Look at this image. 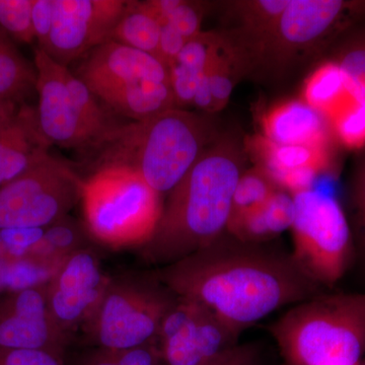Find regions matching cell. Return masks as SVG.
<instances>
[{"label": "cell", "instance_id": "6da1fadb", "mask_svg": "<svg viewBox=\"0 0 365 365\" xmlns=\"http://www.w3.org/2000/svg\"><path fill=\"white\" fill-rule=\"evenodd\" d=\"M151 275L176 297L207 307L240 334L281 307L323 294L292 255L239 241L228 232Z\"/></svg>", "mask_w": 365, "mask_h": 365}, {"label": "cell", "instance_id": "7a4b0ae2", "mask_svg": "<svg viewBox=\"0 0 365 365\" xmlns=\"http://www.w3.org/2000/svg\"><path fill=\"white\" fill-rule=\"evenodd\" d=\"M246 150L230 136L216 138L163 203L155 234L141 247L146 261L167 266L200 251L227 232Z\"/></svg>", "mask_w": 365, "mask_h": 365}, {"label": "cell", "instance_id": "3957f363", "mask_svg": "<svg viewBox=\"0 0 365 365\" xmlns=\"http://www.w3.org/2000/svg\"><path fill=\"white\" fill-rule=\"evenodd\" d=\"M217 138L208 118L174 108L119 125L93 153L95 169L122 167L135 172L160 193H170Z\"/></svg>", "mask_w": 365, "mask_h": 365}, {"label": "cell", "instance_id": "277c9868", "mask_svg": "<svg viewBox=\"0 0 365 365\" xmlns=\"http://www.w3.org/2000/svg\"><path fill=\"white\" fill-rule=\"evenodd\" d=\"M270 332L287 365H360L365 294H321L294 304Z\"/></svg>", "mask_w": 365, "mask_h": 365}, {"label": "cell", "instance_id": "5b68a950", "mask_svg": "<svg viewBox=\"0 0 365 365\" xmlns=\"http://www.w3.org/2000/svg\"><path fill=\"white\" fill-rule=\"evenodd\" d=\"M81 202L91 240L112 249L148 244L163 206L160 193L122 167L98 168L83 178Z\"/></svg>", "mask_w": 365, "mask_h": 365}, {"label": "cell", "instance_id": "8992f818", "mask_svg": "<svg viewBox=\"0 0 365 365\" xmlns=\"http://www.w3.org/2000/svg\"><path fill=\"white\" fill-rule=\"evenodd\" d=\"M364 21L365 0H292L270 30L242 53L247 62L284 71Z\"/></svg>", "mask_w": 365, "mask_h": 365}, {"label": "cell", "instance_id": "52a82bcc", "mask_svg": "<svg viewBox=\"0 0 365 365\" xmlns=\"http://www.w3.org/2000/svg\"><path fill=\"white\" fill-rule=\"evenodd\" d=\"M176 299L151 274L111 278L83 332L95 348L129 349L157 342Z\"/></svg>", "mask_w": 365, "mask_h": 365}, {"label": "cell", "instance_id": "ba28073f", "mask_svg": "<svg viewBox=\"0 0 365 365\" xmlns=\"http://www.w3.org/2000/svg\"><path fill=\"white\" fill-rule=\"evenodd\" d=\"M292 257L322 288L333 287L351 267L355 247L348 215L339 200L316 189L294 194Z\"/></svg>", "mask_w": 365, "mask_h": 365}, {"label": "cell", "instance_id": "9c48e42d", "mask_svg": "<svg viewBox=\"0 0 365 365\" xmlns=\"http://www.w3.org/2000/svg\"><path fill=\"white\" fill-rule=\"evenodd\" d=\"M83 177L51 153L0 188V228H45L81 202Z\"/></svg>", "mask_w": 365, "mask_h": 365}, {"label": "cell", "instance_id": "30bf717a", "mask_svg": "<svg viewBox=\"0 0 365 365\" xmlns=\"http://www.w3.org/2000/svg\"><path fill=\"white\" fill-rule=\"evenodd\" d=\"M240 336L207 307L177 297L158 340L165 365H215L239 347Z\"/></svg>", "mask_w": 365, "mask_h": 365}, {"label": "cell", "instance_id": "8fae6325", "mask_svg": "<svg viewBox=\"0 0 365 365\" xmlns=\"http://www.w3.org/2000/svg\"><path fill=\"white\" fill-rule=\"evenodd\" d=\"M111 278L91 249L78 250L62 262L47 284L53 321L72 340L83 330L109 287Z\"/></svg>", "mask_w": 365, "mask_h": 365}, {"label": "cell", "instance_id": "7c38bea8", "mask_svg": "<svg viewBox=\"0 0 365 365\" xmlns=\"http://www.w3.org/2000/svg\"><path fill=\"white\" fill-rule=\"evenodd\" d=\"M128 4L123 0H54L52 31L43 51L67 67L110 40Z\"/></svg>", "mask_w": 365, "mask_h": 365}, {"label": "cell", "instance_id": "4fadbf2b", "mask_svg": "<svg viewBox=\"0 0 365 365\" xmlns=\"http://www.w3.org/2000/svg\"><path fill=\"white\" fill-rule=\"evenodd\" d=\"M34 64L37 71L39 104L38 123L46 140L51 145L81 153H91L97 140L72 104L67 90V67L55 61L40 48H34Z\"/></svg>", "mask_w": 365, "mask_h": 365}, {"label": "cell", "instance_id": "5bb4252c", "mask_svg": "<svg viewBox=\"0 0 365 365\" xmlns=\"http://www.w3.org/2000/svg\"><path fill=\"white\" fill-rule=\"evenodd\" d=\"M71 340L47 302V285L0 295V349H42L64 356Z\"/></svg>", "mask_w": 365, "mask_h": 365}, {"label": "cell", "instance_id": "9a60e30c", "mask_svg": "<svg viewBox=\"0 0 365 365\" xmlns=\"http://www.w3.org/2000/svg\"><path fill=\"white\" fill-rule=\"evenodd\" d=\"M76 76L98 100L143 81L170 83L169 67L157 57L113 40L85 55Z\"/></svg>", "mask_w": 365, "mask_h": 365}, {"label": "cell", "instance_id": "2e32d148", "mask_svg": "<svg viewBox=\"0 0 365 365\" xmlns=\"http://www.w3.org/2000/svg\"><path fill=\"white\" fill-rule=\"evenodd\" d=\"M245 150L253 158L256 168L292 195L313 189L319 175L330 167L328 148L282 145L268 140L262 134L250 137Z\"/></svg>", "mask_w": 365, "mask_h": 365}, {"label": "cell", "instance_id": "e0dca14e", "mask_svg": "<svg viewBox=\"0 0 365 365\" xmlns=\"http://www.w3.org/2000/svg\"><path fill=\"white\" fill-rule=\"evenodd\" d=\"M50 146L40 130L36 108L21 104L0 125V188L49 155Z\"/></svg>", "mask_w": 365, "mask_h": 365}, {"label": "cell", "instance_id": "ac0fdd59", "mask_svg": "<svg viewBox=\"0 0 365 365\" xmlns=\"http://www.w3.org/2000/svg\"><path fill=\"white\" fill-rule=\"evenodd\" d=\"M261 124L262 135L282 145L328 148L332 131L327 118L302 100L273 106L262 118Z\"/></svg>", "mask_w": 365, "mask_h": 365}, {"label": "cell", "instance_id": "d6986e66", "mask_svg": "<svg viewBox=\"0 0 365 365\" xmlns=\"http://www.w3.org/2000/svg\"><path fill=\"white\" fill-rule=\"evenodd\" d=\"M225 41L220 34L201 32L186 43L170 63V83L177 108L193 105L197 86Z\"/></svg>", "mask_w": 365, "mask_h": 365}, {"label": "cell", "instance_id": "ffe728a7", "mask_svg": "<svg viewBox=\"0 0 365 365\" xmlns=\"http://www.w3.org/2000/svg\"><path fill=\"white\" fill-rule=\"evenodd\" d=\"M294 213V196L279 189L261 207L228 223L227 232L241 242L266 244L292 228Z\"/></svg>", "mask_w": 365, "mask_h": 365}, {"label": "cell", "instance_id": "44dd1931", "mask_svg": "<svg viewBox=\"0 0 365 365\" xmlns=\"http://www.w3.org/2000/svg\"><path fill=\"white\" fill-rule=\"evenodd\" d=\"M247 64L241 51L225 38L197 86L193 105L209 114L222 110Z\"/></svg>", "mask_w": 365, "mask_h": 365}, {"label": "cell", "instance_id": "7402d4cb", "mask_svg": "<svg viewBox=\"0 0 365 365\" xmlns=\"http://www.w3.org/2000/svg\"><path fill=\"white\" fill-rule=\"evenodd\" d=\"M330 120L343 107L356 100L352 95L342 69L333 60L324 62L304 81L302 98Z\"/></svg>", "mask_w": 365, "mask_h": 365}, {"label": "cell", "instance_id": "603a6c76", "mask_svg": "<svg viewBox=\"0 0 365 365\" xmlns=\"http://www.w3.org/2000/svg\"><path fill=\"white\" fill-rule=\"evenodd\" d=\"M160 24L145 1H129L110 40L148 53L158 59Z\"/></svg>", "mask_w": 365, "mask_h": 365}, {"label": "cell", "instance_id": "cb8c5ba5", "mask_svg": "<svg viewBox=\"0 0 365 365\" xmlns=\"http://www.w3.org/2000/svg\"><path fill=\"white\" fill-rule=\"evenodd\" d=\"M37 71L0 31V98L25 104L36 91Z\"/></svg>", "mask_w": 365, "mask_h": 365}, {"label": "cell", "instance_id": "d4e9b609", "mask_svg": "<svg viewBox=\"0 0 365 365\" xmlns=\"http://www.w3.org/2000/svg\"><path fill=\"white\" fill-rule=\"evenodd\" d=\"M289 4L288 0H247L232 4V14L239 24L240 51L261 39Z\"/></svg>", "mask_w": 365, "mask_h": 365}, {"label": "cell", "instance_id": "484cf974", "mask_svg": "<svg viewBox=\"0 0 365 365\" xmlns=\"http://www.w3.org/2000/svg\"><path fill=\"white\" fill-rule=\"evenodd\" d=\"M62 262L34 257L0 258V295L47 285Z\"/></svg>", "mask_w": 365, "mask_h": 365}, {"label": "cell", "instance_id": "4316f807", "mask_svg": "<svg viewBox=\"0 0 365 365\" xmlns=\"http://www.w3.org/2000/svg\"><path fill=\"white\" fill-rule=\"evenodd\" d=\"M88 240L91 237L83 222L68 215L44 228L42 240L31 257L62 262L78 250L86 248Z\"/></svg>", "mask_w": 365, "mask_h": 365}, {"label": "cell", "instance_id": "83f0119b", "mask_svg": "<svg viewBox=\"0 0 365 365\" xmlns=\"http://www.w3.org/2000/svg\"><path fill=\"white\" fill-rule=\"evenodd\" d=\"M333 53L331 60L342 69L352 95L365 102V21L341 37Z\"/></svg>", "mask_w": 365, "mask_h": 365}, {"label": "cell", "instance_id": "f1b7e54d", "mask_svg": "<svg viewBox=\"0 0 365 365\" xmlns=\"http://www.w3.org/2000/svg\"><path fill=\"white\" fill-rule=\"evenodd\" d=\"M279 187L260 169L245 170L235 186L230 223L267 202Z\"/></svg>", "mask_w": 365, "mask_h": 365}, {"label": "cell", "instance_id": "f546056e", "mask_svg": "<svg viewBox=\"0 0 365 365\" xmlns=\"http://www.w3.org/2000/svg\"><path fill=\"white\" fill-rule=\"evenodd\" d=\"M350 227L355 247V259L365 270V153L357 160L348 185Z\"/></svg>", "mask_w": 365, "mask_h": 365}, {"label": "cell", "instance_id": "4dcf8cb0", "mask_svg": "<svg viewBox=\"0 0 365 365\" xmlns=\"http://www.w3.org/2000/svg\"><path fill=\"white\" fill-rule=\"evenodd\" d=\"M78 365H165L157 342L129 348L106 349L95 348L86 353Z\"/></svg>", "mask_w": 365, "mask_h": 365}, {"label": "cell", "instance_id": "1f68e13d", "mask_svg": "<svg viewBox=\"0 0 365 365\" xmlns=\"http://www.w3.org/2000/svg\"><path fill=\"white\" fill-rule=\"evenodd\" d=\"M329 123L334 135L346 148H365V102L353 101L336 113Z\"/></svg>", "mask_w": 365, "mask_h": 365}, {"label": "cell", "instance_id": "d6a6232c", "mask_svg": "<svg viewBox=\"0 0 365 365\" xmlns=\"http://www.w3.org/2000/svg\"><path fill=\"white\" fill-rule=\"evenodd\" d=\"M33 0H0V26L19 42L35 40L32 23Z\"/></svg>", "mask_w": 365, "mask_h": 365}, {"label": "cell", "instance_id": "836d02e7", "mask_svg": "<svg viewBox=\"0 0 365 365\" xmlns=\"http://www.w3.org/2000/svg\"><path fill=\"white\" fill-rule=\"evenodd\" d=\"M44 235V228H0V258L32 256Z\"/></svg>", "mask_w": 365, "mask_h": 365}, {"label": "cell", "instance_id": "e575fe53", "mask_svg": "<svg viewBox=\"0 0 365 365\" xmlns=\"http://www.w3.org/2000/svg\"><path fill=\"white\" fill-rule=\"evenodd\" d=\"M203 18L202 4L197 2L175 0L167 21L181 34L187 41L193 39L202 32L201 23Z\"/></svg>", "mask_w": 365, "mask_h": 365}, {"label": "cell", "instance_id": "d590c367", "mask_svg": "<svg viewBox=\"0 0 365 365\" xmlns=\"http://www.w3.org/2000/svg\"><path fill=\"white\" fill-rule=\"evenodd\" d=\"M0 365H66L64 356L42 349H0Z\"/></svg>", "mask_w": 365, "mask_h": 365}, {"label": "cell", "instance_id": "8d00e7d4", "mask_svg": "<svg viewBox=\"0 0 365 365\" xmlns=\"http://www.w3.org/2000/svg\"><path fill=\"white\" fill-rule=\"evenodd\" d=\"M54 18V0H33L32 23L38 48L44 50L49 41Z\"/></svg>", "mask_w": 365, "mask_h": 365}, {"label": "cell", "instance_id": "74e56055", "mask_svg": "<svg viewBox=\"0 0 365 365\" xmlns=\"http://www.w3.org/2000/svg\"><path fill=\"white\" fill-rule=\"evenodd\" d=\"M160 36L158 46V59L168 67L170 66L184 46L188 42L168 21L160 23Z\"/></svg>", "mask_w": 365, "mask_h": 365}, {"label": "cell", "instance_id": "f35d334b", "mask_svg": "<svg viewBox=\"0 0 365 365\" xmlns=\"http://www.w3.org/2000/svg\"><path fill=\"white\" fill-rule=\"evenodd\" d=\"M215 365H262L258 350L252 345H240L227 359Z\"/></svg>", "mask_w": 365, "mask_h": 365}, {"label": "cell", "instance_id": "ab89813d", "mask_svg": "<svg viewBox=\"0 0 365 365\" xmlns=\"http://www.w3.org/2000/svg\"><path fill=\"white\" fill-rule=\"evenodd\" d=\"M20 106L16 103L11 102V101L0 98V125L11 119L18 112Z\"/></svg>", "mask_w": 365, "mask_h": 365}, {"label": "cell", "instance_id": "60d3db41", "mask_svg": "<svg viewBox=\"0 0 365 365\" xmlns=\"http://www.w3.org/2000/svg\"><path fill=\"white\" fill-rule=\"evenodd\" d=\"M360 365H365V357L364 360H362L361 364H360Z\"/></svg>", "mask_w": 365, "mask_h": 365}]
</instances>
